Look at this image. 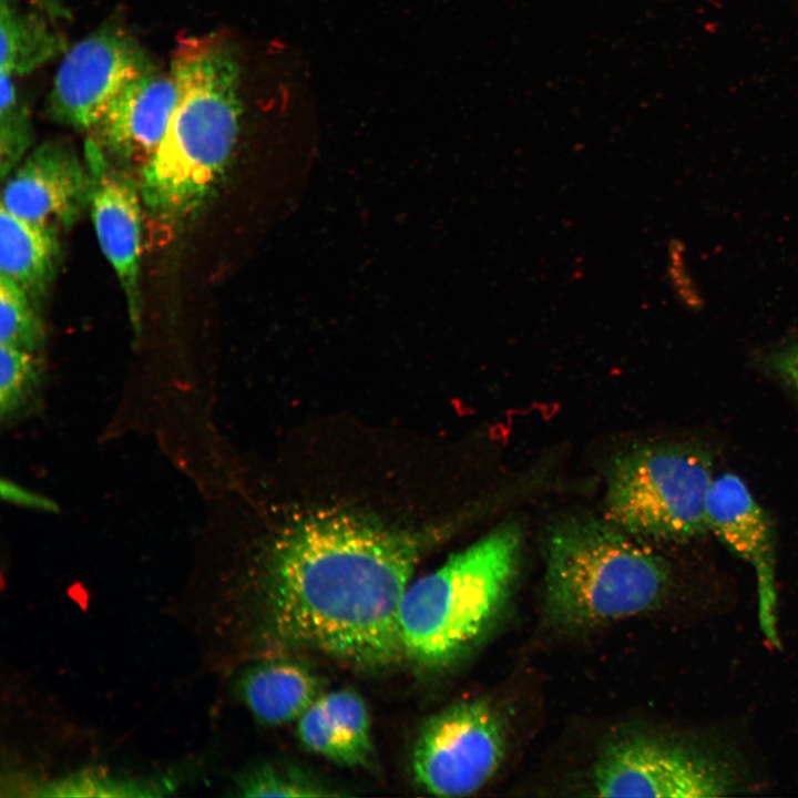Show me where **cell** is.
I'll list each match as a JSON object with an SVG mask.
<instances>
[{
  "instance_id": "cell-15",
  "label": "cell",
  "mask_w": 798,
  "mask_h": 798,
  "mask_svg": "<svg viewBox=\"0 0 798 798\" xmlns=\"http://www.w3.org/2000/svg\"><path fill=\"white\" fill-rule=\"evenodd\" d=\"M238 692L254 717L268 726L297 720L323 694L319 677L289 659L248 667L239 677Z\"/></svg>"
},
{
  "instance_id": "cell-11",
  "label": "cell",
  "mask_w": 798,
  "mask_h": 798,
  "mask_svg": "<svg viewBox=\"0 0 798 798\" xmlns=\"http://www.w3.org/2000/svg\"><path fill=\"white\" fill-rule=\"evenodd\" d=\"M707 531L755 569L758 584L760 626L778 646L775 589V528L746 482L725 472L714 477L705 501Z\"/></svg>"
},
{
  "instance_id": "cell-16",
  "label": "cell",
  "mask_w": 798,
  "mask_h": 798,
  "mask_svg": "<svg viewBox=\"0 0 798 798\" xmlns=\"http://www.w3.org/2000/svg\"><path fill=\"white\" fill-rule=\"evenodd\" d=\"M68 50L64 38L43 12L25 11L14 0H0V71L20 76Z\"/></svg>"
},
{
  "instance_id": "cell-8",
  "label": "cell",
  "mask_w": 798,
  "mask_h": 798,
  "mask_svg": "<svg viewBox=\"0 0 798 798\" xmlns=\"http://www.w3.org/2000/svg\"><path fill=\"white\" fill-rule=\"evenodd\" d=\"M151 61L124 27L105 22L65 51L47 98V115L61 125L90 132L125 84Z\"/></svg>"
},
{
  "instance_id": "cell-7",
  "label": "cell",
  "mask_w": 798,
  "mask_h": 798,
  "mask_svg": "<svg viewBox=\"0 0 798 798\" xmlns=\"http://www.w3.org/2000/svg\"><path fill=\"white\" fill-rule=\"evenodd\" d=\"M601 797L696 798L726 796L737 779L719 757L652 737H625L604 748L592 771Z\"/></svg>"
},
{
  "instance_id": "cell-12",
  "label": "cell",
  "mask_w": 798,
  "mask_h": 798,
  "mask_svg": "<svg viewBox=\"0 0 798 798\" xmlns=\"http://www.w3.org/2000/svg\"><path fill=\"white\" fill-rule=\"evenodd\" d=\"M176 101L170 68L151 61L112 100L88 137L112 162L139 174L161 143Z\"/></svg>"
},
{
  "instance_id": "cell-19",
  "label": "cell",
  "mask_w": 798,
  "mask_h": 798,
  "mask_svg": "<svg viewBox=\"0 0 798 798\" xmlns=\"http://www.w3.org/2000/svg\"><path fill=\"white\" fill-rule=\"evenodd\" d=\"M28 294L0 275V345L37 352L44 345L45 328Z\"/></svg>"
},
{
  "instance_id": "cell-14",
  "label": "cell",
  "mask_w": 798,
  "mask_h": 798,
  "mask_svg": "<svg viewBox=\"0 0 798 798\" xmlns=\"http://www.w3.org/2000/svg\"><path fill=\"white\" fill-rule=\"evenodd\" d=\"M61 263L59 231L0 206V275L21 287L40 310Z\"/></svg>"
},
{
  "instance_id": "cell-22",
  "label": "cell",
  "mask_w": 798,
  "mask_h": 798,
  "mask_svg": "<svg viewBox=\"0 0 798 798\" xmlns=\"http://www.w3.org/2000/svg\"><path fill=\"white\" fill-rule=\"evenodd\" d=\"M0 493L4 501L17 507L44 512L58 511V504L53 500L21 487L11 480H1Z\"/></svg>"
},
{
  "instance_id": "cell-5",
  "label": "cell",
  "mask_w": 798,
  "mask_h": 798,
  "mask_svg": "<svg viewBox=\"0 0 798 798\" xmlns=\"http://www.w3.org/2000/svg\"><path fill=\"white\" fill-rule=\"evenodd\" d=\"M713 470L709 450L699 444L631 447L610 464L605 518L640 538L684 541L703 535Z\"/></svg>"
},
{
  "instance_id": "cell-23",
  "label": "cell",
  "mask_w": 798,
  "mask_h": 798,
  "mask_svg": "<svg viewBox=\"0 0 798 798\" xmlns=\"http://www.w3.org/2000/svg\"><path fill=\"white\" fill-rule=\"evenodd\" d=\"M38 9L52 18H64L68 16L66 10L61 6L59 0H29Z\"/></svg>"
},
{
  "instance_id": "cell-20",
  "label": "cell",
  "mask_w": 798,
  "mask_h": 798,
  "mask_svg": "<svg viewBox=\"0 0 798 798\" xmlns=\"http://www.w3.org/2000/svg\"><path fill=\"white\" fill-rule=\"evenodd\" d=\"M323 782L303 771L273 764L249 769L236 781V791L245 797H324L336 796Z\"/></svg>"
},
{
  "instance_id": "cell-6",
  "label": "cell",
  "mask_w": 798,
  "mask_h": 798,
  "mask_svg": "<svg viewBox=\"0 0 798 798\" xmlns=\"http://www.w3.org/2000/svg\"><path fill=\"white\" fill-rule=\"evenodd\" d=\"M505 729L485 700L454 703L420 729L411 756L417 784L444 797L468 796L484 787L503 763Z\"/></svg>"
},
{
  "instance_id": "cell-1",
  "label": "cell",
  "mask_w": 798,
  "mask_h": 798,
  "mask_svg": "<svg viewBox=\"0 0 798 798\" xmlns=\"http://www.w3.org/2000/svg\"><path fill=\"white\" fill-rule=\"evenodd\" d=\"M461 520L430 532L387 528L355 514L304 516L274 541L266 561L264 601L284 641L361 668L405 656L400 610L415 567Z\"/></svg>"
},
{
  "instance_id": "cell-4",
  "label": "cell",
  "mask_w": 798,
  "mask_h": 798,
  "mask_svg": "<svg viewBox=\"0 0 798 798\" xmlns=\"http://www.w3.org/2000/svg\"><path fill=\"white\" fill-rule=\"evenodd\" d=\"M606 518L570 514L545 540L544 602L572 628L603 626L654 608L671 583L666 562Z\"/></svg>"
},
{
  "instance_id": "cell-9",
  "label": "cell",
  "mask_w": 798,
  "mask_h": 798,
  "mask_svg": "<svg viewBox=\"0 0 798 798\" xmlns=\"http://www.w3.org/2000/svg\"><path fill=\"white\" fill-rule=\"evenodd\" d=\"M84 160L91 175L89 208L100 247L124 293L136 336L142 327V196L139 177L115 164L88 137Z\"/></svg>"
},
{
  "instance_id": "cell-21",
  "label": "cell",
  "mask_w": 798,
  "mask_h": 798,
  "mask_svg": "<svg viewBox=\"0 0 798 798\" xmlns=\"http://www.w3.org/2000/svg\"><path fill=\"white\" fill-rule=\"evenodd\" d=\"M765 364L784 385L798 395V342L769 351Z\"/></svg>"
},
{
  "instance_id": "cell-2",
  "label": "cell",
  "mask_w": 798,
  "mask_h": 798,
  "mask_svg": "<svg viewBox=\"0 0 798 798\" xmlns=\"http://www.w3.org/2000/svg\"><path fill=\"white\" fill-rule=\"evenodd\" d=\"M170 70L176 105L137 177L147 213L178 226L212 198L234 151L243 112L242 70L234 45L218 33L180 39Z\"/></svg>"
},
{
  "instance_id": "cell-3",
  "label": "cell",
  "mask_w": 798,
  "mask_h": 798,
  "mask_svg": "<svg viewBox=\"0 0 798 798\" xmlns=\"http://www.w3.org/2000/svg\"><path fill=\"white\" fill-rule=\"evenodd\" d=\"M523 535L521 524L507 520L410 583L400 610L405 656L443 668L488 635L514 589Z\"/></svg>"
},
{
  "instance_id": "cell-18",
  "label": "cell",
  "mask_w": 798,
  "mask_h": 798,
  "mask_svg": "<svg viewBox=\"0 0 798 798\" xmlns=\"http://www.w3.org/2000/svg\"><path fill=\"white\" fill-rule=\"evenodd\" d=\"M0 80V177L4 181L30 151L33 126L27 99L14 76L1 74Z\"/></svg>"
},
{
  "instance_id": "cell-17",
  "label": "cell",
  "mask_w": 798,
  "mask_h": 798,
  "mask_svg": "<svg viewBox=\"0 0 798 798\" xmlns=\"http://www.w3.org/2000/svg\"><path fill=\"white\" fill-rule=\"evenodd\" d=\"M0 346V417L2 423H11L35 405L42 369L35 352Z\"/></svg>"
},
{
  "instance_id": "cell-10",
  "label": "cell",
  "mask_w": 798,
  "mask_h": 798,
  "mask_svg": "<svg viewBox=\"0 0 798 798\" xmlns=\"http://www.w3.org/2000/svg\"><path fill=\"white\" fill-rule=\"evenodd\" d=\"M90 194L85 160L69 143L48 140L6 177L1 206L23 219L65 231L89 207Z\"/></svg>"
},
{
  "instance_id": "cell-13",
  "label": "cell",
  "mask_w": 798,
  "mask_h": 798,
  "mask_svg": "<svg viewBox=\"0 0 798 798\" xmlns=\"http://www.w3.org/2000/svg\"><path fill=\"white\" fill-rule=\"evenodd\" d=\"M297 736L309 751L335 764L366 767L372 761L369 712L352 689L323 693L297 719Z\"/></svg>"
}]
</instances>
